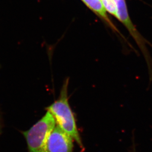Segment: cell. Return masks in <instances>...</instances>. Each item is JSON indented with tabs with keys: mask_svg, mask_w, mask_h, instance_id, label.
<instances>
[{
	"mask_svg": "<svg viewBox=\"0 0 152 152\" xmlns=\"http://www.w3.org/2000/svg\"><path fill=\"white\" fill-rule=\"evenodd\" d=\"M68 85L69 79L68 78L63 83L58 98L46 109L54 117L57 126L69 135L81 149L83 150L84 147L77 129L75 116L69 104Z\"/></svg>",
	"mask_w": 152,
	"mask_h": 152,
	"instance_id": "6da1fadb",
	"label": "cell"
},
{
	"mask_svg": "<svg viewBox=\"0 0 152 152\" xmlns=\"http://www.w3.org/2000/svg\"><path fill=\"white\" fill-rule=\"evenodd\" d=\"M56 126L54 117L47 111L45 115L29 129L21 131L26 141L28 152H48L47 140Z\"/></svg>",
	"mask_w": 152,
	"mask_h": 152,
	"instance_id": "7a4b0ae2",
	"label": "cell"
},
{
	"mask_svg": "<svg viewBox=\"0 0 152 152\" xmlns=\"http://www.w3.org/2000/svg\"><path fill=\"white\" fill-rule=\"evenodd\" d=\"M73 140L69 135L56 125L48 138V152H73Z\"/></svg>",
	"mask_w": 152,
	"mask_h": 152,
	"instance_id": "3957f363",
	"label": "cell"
},
{
	"mask_svg": "<svg viewBox=\"0 0 152 152\" xmlns=\"http://www.w3.org/2000/svg\"><path fill=\"white\" fill-rule=\"evenodd\" d=\"M117 6V18L126 27L144 53L145 57L148 59L146 48L142 36L137 31L129 16L125 0H115Z\"/></svg>",
	"mask_w": 152,
	"mask_h": 152,
	"instance_id": "277c9868",
	"label": "cell"
},
{
	"mask_svg": "<svg viewBox=\"0 0 152 152\" xmlns=\"http://www.w3.org/2000/svg\"><path fill=\"white\" fill-rule=\"evenodd\" d=\"M89 9L94 12L97 15L104 19L107 23L112 27H114L107 16V12L105 10L100 0H82Z\"/></svg>",
	"mask_w": 152,
	"mask_h": 152,
	"instance_id": "5b68a950",
	"label": "cell"
},
{
	"mask_svg": "<svg viewBox=\"0 0 152 152\" xmlns=\"http://www.w3.org/2000/svg\"><path fill=\"white\" fill-rule=\"evenodd\" d=\"M103 6L109 13L117 17V6L115 0H100Z\"/></svg>",
	"mask_w": 152,
	"mask_h": 152,
	"instance_id": "8992f818",
	"label": "cell"
}]
</instances>
